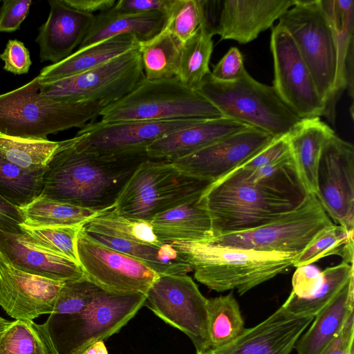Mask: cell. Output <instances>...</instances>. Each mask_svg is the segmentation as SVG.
Listing matches in <instances>:
<instances>
[{
  "mask_svg": "<svg viewBox=\"0 0 354 354\" xmlns=\"http://www.w3.org/2000/svg\"><path fill=\"white\" fill-rule=\"evenodd\" d=\"M24 221L19 208L0 196V230L24 234L20 225Z\"/></svg>",
  "mask_w": 354,
  "mask_h": 354,
  "instance_id": "52",
  "label": "cell"
},
{
  "mask_svg": "<svg viewBox=\"0 0 354 354\" xmlns=\"http://www.w3.org/2000/svg\"><path fill=\"white\" fill-rule=\"evenodd\" d=\"M322 272L323 282L317 294L308 299L289 295L281 306L293 314L315 317L354 277L353 264L342 261L337 266L325 268Z\"/></svg>",
  "mask_w": 354,
  "mask_h": 354,
  "instance_id": "39",
  "label": "cell"
},
{
  "mask_svg": "<svg viewBox=\"0 0 354 354\" xmlns=\"http://www.w3.org/2000/svg\"><path fill=\"white\" fill-rule=\"evenodd\" d=\"M48 3V18L39 28L35 42L41 62L56 64L80 46L95 15L75 10L64 0H50Z\"/></svg>",
  "mask_w": 354,
  "mask_h": 354,
  "instance_id": "21",
  "label": "cell"
},
{
  "mask_svg": "<svg viewBox=\"0 0 354 354\" xmlns=\"http://www.w3.org/2000/svg\"><path fill=\"white\" fill-rule=\"evenodd\" d=\"M354 231L340 225L331 224L321 230L307 247L297 255L294 267L313 264L324 257L337 255L353 264Z\"/></svg>",
  "mask_w": 354,
  "mask_h": 354,
  "instance_id": "36",
  "label": "cell"
},
{
  "mask_svg": "<svg viewBox=\"0 0 354 354\" xmlns=\"http://www.w3.org/2000/svg\"><path fill=\"white\" fill-rule=\"evenodd\" d=\"M170 244L191 265L198 282L218 292L236 290L240 295L288 271L297 257L208 242Z\"/></svg>",
  "mask_w": 354,
  "mask_h": 354,
  "instance_id": "3",
  "label": "cell"
},
{
  "mask_svg": "<svg viewBox=\"0 0 354 354\" xmlns=\"http://www.w3.org/2000/svg\"><path fill=\"white\" fill-rule=\"evenodd\" d=\"M20 227L35 243L79 263L76 243L82 225Z\"/></svg>",
  "mask_w": 354,
  "mask_h": 354,
  "instance_id": "42",
  "label": "cell"
},
{
  "mask_svg": "<svg viewBox=\"0 0 354 354\" xmlns=\"http://www.w3.org/2000/svg\"><path fill=\"white\" fill-rule=\"evenodd\" d=\"M198 198L152 218L150 222L160 243L205 242L214 238L211 218Z\"/></svg>",
  "mask_w": 354,
  "mask_h": 354,
  "instance_id": "25",
  "label": "cell"
},
{
  "mask_svg": "<svg viewBox=\"0 0 354 354\" xmlns=\"http://www.w3.org/2000/svg\"><path fill=\"white\" fill-rule=\"evenodd\" d=\"M314 317L297 315L282 306L231 342L196 354H290Z\"/></svg>",
  "mask_w": 354,
  "mask_h": 354,
  "instance_id": "20",
  "label": "cell"
},
{
  "mask_svg": "<svg viewBox=\"0 0 354 354\" xmlns=\"http://www.w3.org/2000/svg\"><path fill=\"white\" fill-rule=\"evenodd\" d=\"M207 311L209 349L231 342L245 328L239 304L232 292L207 299Z\"/></svg>",
  "mask_w": 354,
  "mask_h": 354,
  "instance_id": "32",
  "label": "cell"
},
{
  "mask_svg": "<svg viewBox=\"0 0 354 354\" xmlns=\"http://www.w3.org/2000/svg\"><path fill=\"white\" fill-rule=\"evenodd\" d=\"M64 282L24 272L0 252V306L15 319L52 314Z\"/></svg>",
  "mask_w": 354,
  "mask_h": 354,
  "instance_id": "19",
  "label": "cell"
},
{
  "mask_svg": "<svg viewBox=\"0 0 354 354\" xmlns=\"http://www.w3.org/2000/svg\"><path fill=\"white\" fill-rule=\"evenodd\" d=\"M203 23L200 0H174L167 14L165 28L184 43Z\"/></svg>",
  "mask_w": 354,
  "mask_h": 354,
  "instance_id": "43",
  "label": "cell"
},
{
  "mask_svg": "<svg viewBox=\"0 0 354 354\" xmlns=\"http://www.w3.org/2000/svg\"><path fill=\"white\" fill-rule=\"evenodd\" d=\"M100 288L86 277L65 281L52 314H73L80 311L93 301Z\"/></svg>",
  "mask_w": 354,
  "mask_h": 354,
  "instance_id": "44",
  "label": "cell"
},
{
  "mask_svg": "<svg viewBox=\"0 0 354 354\" xmlns=\"http://www.w3.org/2000/svg\"><path fill=\"white\" fill-rule=\"evenodd\" d=\"M278 20L277 24L293 39L312 75L326 107V117L334 122L339 99L338 50L333 29L320 1L297 0Z\"/></svg>",
  "mask_w": 354,
  "mask_h": 354,
  "instance_id": "7",
  "label": "cell"
},
{
  "mask_svg": "<svg viewBox=\"0 0 354 354\" xmlns=\"http://www.w3.org/2000/svg\"><path fill=\"white\" fill-rule=\"evenodd\" d=\"M322 281L323 272L317 266L308 264L297 267L290 295L299 299L310 298L319 292Z\"/></svg>",
  "mask_w": 354,
  "mask_h": 354,
  "instance_id": "45",
  "label": "cell"
},
{
  "mask_svg": "<svg viewBox=\"0 0 354 354\" xmlns=\"http://www.w3.org/2000/svg\"><path fill=\"white\" fill-rule=\"evenodd\" d=\"M62 141L28 139L0 134V156L30 171L46 169Z\"/></svg>",
  "mask_w": 354,
  "mask_h": 354,
  "instance_id": "35",
  "label": "cell"
},
{
  "mask_svg": "<svg viewBox=\"0 0 354 354\" xmlns=\"http://www.w3.org/2000/svg\"><path fill=\"white\" fill-rule=\"evenodd\" d=\"M145 296L144 306L185 333L192 342L196 353L209 349L207 299L189 276L159 275Z\"/></svg>",
  "mask_w": 354,
  "mask_h": 354,
  "instance_id": "12",
  "label": "cell"
},
{
  "mask_svg": "<svg viewBox=\"0 0 354 354\" xmlns=\"http://www.w3.org/2000/svg\"><path fill=\"white\" fill-rule=\"evenodd\" d=\"M144 77L139 45L87 71L39 83V91L59 100L98 102L105 107L127 95Z\"/></svg>",
  "mask_w": 354,
  "mask_h": 354,
  "instance_id": "11",
  "label": "cell"
},
{
  "mask_svg": "<svg viewBox=\"0 0 354 354\" xmlns=\"http://www.w3.org/2000/svg\"><path fill=\"white\" fill-rule=\"evenodd\" d=\"M291 156L287 135L274 138L263 149L238 167L242 170H253L271 165ZM237 169V168H236Z\"/></svg>",
  "mask_w": 354,
  "mask_h": 354,
  "instance_id": "46",
  "label": "cell"
},
{
  "mask_svg": "<svg viewBox=\"0 0 354 354\" xmlns=\"http://www.w3.org/2000/svg\"><path fill=\"white\" fill-rule=\"evenodd\" d=\"M245 71L241 53L238 48L231 47L214 65L210 75L219 81L232 82L239 79Z\"/></svg>",
  "mask_w": 354,
  "mask_h": 354,
  "instance_id": "49",
  "label": "cell"
},
{
  "mask_svg": "<svg viewBox=\"0 0 354 354\" xmlns=\"http://www.w3.org/2000/svg\"><path fill=\"white\" fill-rule=\"evenodd\" d=\"M0 6V32H12L19 29L27 17L31 0H2Z\"/></svg>",
  "mask_w": 354,
  "mask_h": 354,
  "instance_id": "47",
  "label": "cell"
},
{
  "mask_svg": "<svg viewBox=\"0 0 354 354\" xmlns=\"http://www.w3.org/2000/svg\"><path fill=\"white\" fill-rule=\"evenodd\" d=\"M273 88L300 119L326 116V107L312 75L290 34L277 24L272 28Z\"/></svg>",
  "mask_w": 354,
  "mask_h": 354,
  "instance_id": "14",
  "label": "cell"
},
{
  "mask_svg": "<svg viewBox=\"0 0 354 354\" xmlns=\"http://www.w3.org/2000/svg\"><path fill=\"white\" fill-rule=\"evenodd\" d=\"M167 15L160 11L121 15L111 10L95 17L86 37L77 49L124 34L134 35L140 43L147 41L165 28Z\"/></svg>",
  "mask_w": 354,
  "mask_h": 354,
  "instance_id": "28",
  "label": "cell"
},
{
  "mask_svg": "<svg viewBox=\"0 0 354 354\" xmlns=\"http://www.w3.org/2000/svg\"><path fill=\"white\" fill-rule=\"evenodd\" d=\"M354 313V277H352L314 317L308 329L297 340V354H320Z\"/></svg>",
  "mask_w": 354,
  "mask_h": 354,
  "instance_id": "24",
  "label": "cell"
},
{
  "mask_svg": "<svg viewBox=\"0 0 354 354\" xmlns=\"http://www.w3.org/2000/svg\"><path fill=\"white\" fill-rule=\"evenodd\" d=\"M0 252L15 267L31 274L62 281L86 277L79 263L42 248L25 233L0 230Z\"/></svg>",
  "mask_w": 354,
  "mask_h": 354,
  "instance_id": "22",
  "label": "cell"
},
{
  "mask_svg": "<svg viewBox=\"0 0 354 354\" xmlns=\"http://www.w3.org/2000/svg\"><path fill=\"white\" fill-rule=\"evenodd\" d=\"M212 35L202 24L196 32L183 44L177 78L196 91L210 73L209 64L213 50Z\"/></svg>",
  "mask_w": 354,
  "mask_h": 354,
  "instance_id": "34",
  "label": "cell"
},
{
  "mask_svg": "<svg viewBox=\"0 0 354 354\" xmlns=\"http://www.w3.org/2000/svg\"><path fill=\"white\" fill-rule=\"evenodd\" d=\"M230 173H234L252 183H261L293 194H309L301 181L292 155L253 170L247 171L237 168Z\"/></svg>",
  "mask_w": 354,
  "mask_h": 354,
  "instance_id": "40",
  "label": "cell"
},
{
  "mask_svg": "<svg viewBox=\"0 0 354 354\" xmlns=\"http://www.w3.org/2000/svg\"><path fill=\"white\" fill-rule=\"evenodd\" d=\"M320 118L301 119L287 134L290 151L308 194L317 192V168L326 142L335 134Z\"/></svg>",
  "mask_w": 354,
  "mask_h": 354,
  "instance_id": "26",
  "label": "cell"
},
{
  "mask_svg": "<svg viewBox=\"0 0 354 354\" xmlns=\"http://www.w3.org/2000/svg\"><path fill=\"white\" fill-rule=\"evenodd\" d=\"M82 230L94 241L139 260L159 275L187 274L193 271L184 256L169 243L152 245Z\"/></svg>",
  "mask_w": 354,
  "mask_h": 354,
  "instance_id": "29",
  "label": "cell"
},
{
  "mask_svg": "<svg viewBox=\"0 0 354 354\" xmlns=\"http://www.w3.org/2000/svg\"><path fill=\"white\" fill-rule=\"evenodd\" d=\"M145 298L142 293H116L100 288L80 311L50 314L44 324L58 354H80L118 333L145 305Z\"/></svg>",
  "mask_w": 354,
  "mask_h": 354,
  "instance_id": "6",
  "label": "cell"
},
{
  "mask_svg": "<svg viewBox=\"0 0 354 354\" xmlns=\"http://www.w3.org/2000/svg\"><path fill=\"white\" fill-rule=\"evenodd\" d=\"M196 91L225 118L259 129L274 138L287 135L301 119L274 89L254 79L247 71L238 80L222 82L207 75Z\"/></svg>",
  "mask_w": 354,
  "mask_h": 354,
  "instance_id": "5",
  "label": "cell"
},
{
  "mask_svg": "<svg viewBox=\"0 0 354 354\" xmlns=\"http://www.w3.org/2000/svg\"><path fill=\"white\" fill-rule=\"evenodd\" d=\"M80 354H109V352L104 341H97L84 349Z\"/></svg>",
  "mask_w": 354,
  "mask_h": 354,
  "instance_id": "54",
  "label": "cell"
},
{
  "mask_svg": "<svg viewBox=\"0 0 354 354\" xmlns=\"http://www.w3.org/2000/svg\"><path fill=\"white\" fill-rule=\"evenodd\" d=\"M76 248L79 264L86 277L106 290L145 295L159 277L139 260L94 241L82 227Z\"/></svg>",
  "mask_w": 354,
  "mask_h": 354,
  "instance_id": "15",
  "label": "cell"
},
{
  "mask_svg": "<svg viewBox=\"0 0 354 354\" xmlns=\"http://www.w3.org/2000/svg\"><path fill=\"white\" fill-rule=\"evenodd\" d=\"M274 138L264 131L248 127L171 162L182 172L212 183L240 167Z\"/></svg>",
  "mask_w": 354,
  "mask_h": 354,
  "instance_id": "18",
  "label": "cell"
},
{
  "mask_svg": "<svg viewBox=\"0 0 354 354\" xmlns=\"http://www.w3.org/2000/svg\"><path fill=\"white\" fill-rule=\"evenodd\" d=\"M12 323V321L6 319L0 316V333H1Z\"/></svg>",
  "mask_w": 354,
  "mask_h": 354,
  "instance_id": "56",
  "label": "cell"
},
{
  "mask_svg": "<svg viewBox=\"0 0 354 354\" xmlns=\"http://www.w3.org/2000/svg\"><path fill=\"white\" fill-rule=\"evenodd\" d=\"M308 195L252 183L230 173L209 184L198 201L209 214L216 237L271 223L297 208Z\"/></svg>",
  "mask_w": 354,
  "mask_h": 354,
  "instance_id": "2",
  "label": "cell"
},
{
  "mask_svg": "<svg viewBox=\"0 0 354 354\" xmlns=\"http://www.w3.org/2000/svg\"><path fill=\"white\" fill-rule=\"evenodd\" d=\"M315 196L336 224L354 231V147L335 133L323 147Z\"/></svg>",
  "mask_w": 354,
  "mask_h": 354,
  "instance_id": "17",
  "label": "cell"
},
{
  "mask_svg": "<svg viewBox=\"0 0 354 354\" xmlns=\"http://www.w3.org/2000/svg\"><path fill=\"white\" fill-rule=\"evenodd\" d=\"M71 142L62 140L48 162L41 195L94 211L112 209L146 153L102 155L78 150Z\"/></svg>",
  "mask_w": 354,
  "mask_h": 354,
  "instance_id": "1",
  "label": "cell"
},
{
  "mask_svg": "<svg viewBox=\"0 0 354 354\" xmlns=\"http://www.w3.org/2000/svg\"><path fill=\"white\" fill-rule=\"evenodd\" d=\"M38 77L0 95V134L48 140L49 134L82 128L100 115L98 102H66L41 94Z\"/></svg>",
  "mask_w": 354,
  "mask_h": 354,
  "instance_id": "4",
  "label": "cell"
},
{
  "mask_svg": "<svg viewBox=\"0 0 354 354\" xmlns=\"http://www.w3.org/2000/svg\"><path fill=\"white\" fill-rule=\"evenodd\" d=\"M46 327L32 320L15 319L0 333V354H38Z\"/></svg>",
  "mask_w": 354,
  "mask_h": 354,
  "instance_id": "41",
  "label": "cell"
},
{
  "mask_svg": "<svg viewBox=\"0 0 354 354\" xmlns=\"http://www.w3.org/2000/svg\"><path fill=\"white\" fill-rule=\"evenodd\" d=\"M205 120H124L89 122L72 138L75 149L102 155L146 153L160 137Z\"/></svg>",
  "mask_w": 354,
  "mask_h": 354,
  "instance_id": "13",
  "label": "cell"
},
{
  "mask_svg": "<svg viewBox=\"0 0 354 354\" xmlns=\"http://www.w3.org/2000/svg\"><path fill=\"white\" fill-rule=\"evenodd\" d=\"M82 228L88 232L126 241L160 246L150 221L128 218L113 209L103 212L88 221Z\"/></svg>",
  "mask_w": 354,
  "mask_h": 354,
  "instance_id": "38",
  "label": "cell"
},
{
  "mask_svg": "<svg viewBox=\"0 0 354 354\" xmlns=\"http://www.w3.org/2000/svg\"><path fill=\"white\" fill-rule=\"evenodd\" d=\"M183 44L165 28L151 39L140 43L145 78L152 81L177 77Z\"/></svg>",
  "mask_w": 354,
  "mask_h": 354,
  "instance_id": "30",
  "label": "cell"
},
{
  "mask_svg": "<svg viewBox=\"0 0 354 354\" xmlns=\"http://www.w3.org/2000/svg\"><path fill=\"white\" fill-rule=\"evenodd\" d=\"M332 221L316 196L309 194L292 212L263 226L216 236L212 244L268 252L298 255Z\"/></svg>",
  "mask_w": 354,
  "mask_h": 354,
  "instance_id": "10",
  "label": "cell"
},
{
  "mask_svg": "<svg viewBox=\"0 0 354 354\" xmlns=\"http://www.w3.org/2000/svg\"><path fill=\"white\" fill-rule=\"evenodd\" d=\"M29 227L82 225L102 213L40 195L19 208Z\"/></svg>",
  "mask_w": 354,
  "mask_h": 354,
  "instance_id": "31",
  "label": "cell"
},
{
  "mask_svg": "<svg viewBox=\"0 0 354 354\" xmlns=\"http://www.w3.org/2000/svg\"><path fill=\"white\" fill-rule=\"evenodd\" d=\"M297 0H200L203 24L221 39L249 43L272 26Z\"/></svg>",
  "mask_w": 354,
  "mask_h": 354,
  "instance_id": "16",
  "label": "cell"
},
{
  "mask_svg": "<svg viewBox=\"0 0 354 354\" xmlns=\"http://www.w3.org/2000/svg\"><path fill=\"white\" fill-rule=\"evenodd\" d=\"M3 61V69L15 75L28 73L31 66L28 50L17 39H10L0 55Z\"/></svg>",
  "mask_w": 354,
  "mask_h": 354,
  "instance_id": "48",
  "label": "cell"
},
{
  "mask_svg": "<svg viewBox=\"0 0 354 354\" xmlns=\"http://www.w3.org/2000/svg\"><path fill=\"white\" fill-rule=\"evenodd\" d=\"M38 354H58L55 346H53L46 328L44 336V347Z\"/></svg>",
  "mask_w": 354,
  "mask_h": 354,
  "instance_id": "55",
  "label": "cell"
},
{
  "mask_svg": "<svg viewBox=\"0 0 354 354\" xmlns=\"http://www.w3.org/2000/svg\"><path fill=\"white\" fill-rule=\"evenodd\" d=\"M45 170H26L0 156V196L18 208L29 204L42 193Z\"/></svg>",
  "mask_w": 354,
  "mask_h": 354,
  "instance_id": "37",
  "label": "cell"
},
{
  "mask_svg": "<svg viewBox=\"0 0 354 354\" xmlns=\"http://www.w3.org/2000/svg\"><path fill=\"white\" fill-rule=\"evenodd\" d=\"M248 127L225 117L205 120L160 137L147 148L146 155L149 159L171 162L192 154Z\"/></svg>",
  "mask_w": 354,
  "mask_h": 354,
  "instance_id": "23",
  "label": "cell"
},
{
  "mask_svg": "<svg viewBox=\"0 0 354 354\" xmlns=\"http://www.w3.org/2000/svg\"><path fill=\"white\" fill-rule=\"evenodd\" d=\"M102 121L211 120L223 117L206 98L177 77H145L127 95L105 106Z\"/></svg>",
  "mask_w": 354,
  "mask_h": 354,
  "instance_id": "9",
  "label": "cell"
},
{
  "mask_svg": "<svg viewBox=\"0 0 354 354\" xmlns=\"http://www.w3.org/2000/svg\"><path fill=\"white\" fill-rule=\"evenodd\" d=\"M139 45L140 42L134 35L124 34L77 49L64 59L43 68L37 76L39 82L50 83L82 73Z\"/></svg>",
  "mask_w": 354,
  "mask_h": 354,
  "instance_id": "27",
  "label": "cell"
},
{
  "mask_svg": "<svg viewBox=\"0 0 354 354\" xmlns=\"http://www.w3.org/2000/svg\"><path fill=\"white\" fill-rule=\"evenodd\" d=\"M70 7L81 12L93 14L94 12H106L115 4V0H64Z\"/></svg>",
  "mask_w": 354,
  "mask_h": 354,
  "instance_id": "53",
  "label": "cell"
},
{
  "mask_svg": "<svg viewBox=\"0 0 354 354\" xmlns=\"http://www.w3.org/2000/svg\"><path fill=\"white\" fill-rule=\"evenodd\" d=\"M210 183L190 176L167 160L147 158L134 171L113 211L150 221L163 212L200 197Z\"/></svg>",
  "mask_w": 354,
  "mask_h": 354,
  "instance_id": "8",
  "label": "cell"
},
{
  "mask_svg": "<svg viewBox=\"0 0 354 354\" xmlns=\"http://www.w3.org/2000/svg\"><path fill=\"white\" fill-rule=\"evenodd\" d=\"M173 1L174 0H119L110 10L121 15L160 11L167 15Z\"/></svg>",
  "mask_w": 354,
  "mask_h": 354,
  "instance_id": "50",
  "label": "cell"
},
{
  "mask_svg": "<svg viewBox=\"0 0 354 354\" xmlns=\"http://www.w3.org/2000/svg\"><path fill=\"white\" fill-rule=\"evenodd\" d=\"M334 31L338 50L337 95L346 88V62L353 55L354 1L319 0Z\"/></svg>",
  "mask_w": 354,
  "mask_h": 354,
  "instance_id": "33",
  "label": "cell"
},
{
  "mask_svg": "<svg viewBox=\"0 0 354 354\" xmlns=\"http://www.w3.org/2000/svg\"><path fill=\"white\" fill-rule=\"evenodd\" d=\"M354 313L339 333L320 354H354Z\"/></svg>",
  "mask_w": 354,
  "mask_h": 354,
  "instance_id": "51",
  "label": "cell"
}]
</instances>
